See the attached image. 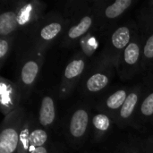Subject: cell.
Instances as JSON below:
<instances>
[{
	"label": "cell",
	"mask_w": 153,
	"mask_h": 153,
	"mask_svg": "<svg viewBox=\"0 0 153 153\" xmlns=\"http://www.w3.org/2000/svg\"><path fill=\"white\" fill-rule=\"evenodd\" d=\"M39 71V64L38 61L30 59L26 61L20 73V81L22 86L25 88H30L34 83L37 75Z\"/></svg>",
	"instance_id": "277c9868"
},
{
	"label": "cell",
	"mask_w": 153,
	"mask_h": 153,
	"mask_svg": "<svg viewBox=\"0 0 153 153\" xmlns=\"http://www.w3.org/2000/svg\"><path fill=\"white\" fill-rule=\"evenodd\" d=\"M109 82V78L107 74L102 73H97L92 74L86 82V88L91 92H98L103 90Z\"/></svg>",
	"instance_id": "30bf717a"
},
{
	"label": "cell",
	"mask_w": 153,
	"mask_h": 153,
	"mask_svg": "<svg viewBox=\"0 0 153 153\" xmlns=\"http://www.w3.org/2000/svg\"><path fill=\"white\" fill-rule=\"evenodd\" d=\"M132 4L131 0H117L105 10V15L109 19H115L120 16Z\"/></svg>",
	"instance_id": "4fadbf2b"
},
{
	"label": "cell",
	"mask_w": 153,
	"mask_h": 153,
	"mask_svg": "<svg viewBox=\"0 0 153 153\" xmlns=\"http://www.w3.org/2000/svg\"><path fill=\"white\" fill-rule=\"evenodd\" d=\"M89 114L86 109L79 108L74 112L69 124V132L74 138L82 137L88 128Z\"/></svg>",
	"instance_id": "7a4b0ae2"
},
{
	"label": "cell",
	"mask_w": 153,
	"mask_h": 153,
	"mask_svg": "<svg viewBox=\"0 0 153 153\" xmlns=\"http://www.w3.org/2000/svg\"><path fill=\"white\" fill-rule=\"evenodd\" d=\"M8 51H9V42L7 39L2 37L0 39V58L2 60L5 57Z\"/></svg>",
	"instance_id": "7402d4cb"
},
{
	"label": "cell",
	"mask_w": 153,
	"mask_h": 153,
	"mask_svg": "<svg viewBox=\"0 0 153 153\" xmlns=\"http://www.w3.org/2000/svg\"><path fill=\"white\" fill-rule=\"evenodd\" d=\"M56 117V108L54 100L51 97L46 96L42 99L39 108V123L48 126L51 125Z\"/></svg>",
	"instance_id": "5b68a950"
},
{
	"label": "cell",
	"mask_w": 153,
	"mask_h": 153,
	"mask_svg": "<svg viewBox=\"0 0 153 153\" xmlns=\"http://www.w3.org/2000/svg\"><path fill=\"white\" fill-rule=\"evenodd\" d=\"M137 102H138V92L137 91L131 92L127 96L124 105L120 109V113H119L120 118L123 120L129 119L135 109Z\"/></svg>",
	"instance_id": "7c38bea8"
},
{
	"label": "cell",
	"mask_w": 153,
	"mask_h": 153,
	"mask_svg": "<svg viewBox=\"0 0 153 153\" xmlns=\"http://www.w3.org/2000/svg\"><path fill=\"white\" fill-rule=\"evenodd\" d=\"M152 14H153V12H152Z\"/></svg>",
	"instance_id": "cb8c5ba5"
},
{
	"label": "cell",
	"mask_w": 153,
	"mask_h": 153,
	"mask_svg": "<svg viewBox=\"0 0 153 153\" xmlns=\"http://www.w3.org/2000/svg\"><path fill=\"white\" fill-rule=\"evenodd\" d=\"M130 29L126 26H122L117 29L111 36V43L117 50H125V48L131 43Z\"/></svg>",
	"instance_id": "52a82bcc"
},
{
	"label": "cell",
	"mask_w": 153,
	"mask_h": 153,
	"mask_svg": "<svg viewBox=\"0 0 153 153\" xmlns=\"http://www.w3.org/2000/svg\"><path fill=\"white\" fill-rule=\"evenodd\" d=\"M30 153H48V151L44 146H42V147H38V148L31 150Z\"/></svg>",
	"instance_id": "603a6c76"
},
{
	"label": "cell",
	"mask_w": 153,
	"mask_h": 153,
	"mask_svg": "<svg viewBox=\"0 0 153 153\" xmlns=\"http://www.w3.org/2000/svg\"><path fill=\"white\" fill-rule=\"evenodd\" d=\"M84 68H85V62L83 59L81 58L74 59L67 65L65 70L64 77L65 78V80L68 81L74 80L82 74Z\"/></svg>",
	"instance_id": "8fae6325"
},
{
	"label": "cell",
	"mask_w": 153,
	"mask_h": 153,
	"mask_svg": "<svg viewBox=\"0 0 153 153\" xmlns=\"http://www.w3.org/2000/svg\"><path fill=\"white\" fill-rule=\"evenodd\" d=\"M35 6L33 4H27L26 5L21 7L17 12V21L18 25H25L29 23L35 16Z\"/></svg>",
	"instance_id": "2e32d148"
},
{
	"label": "cell",
	"mask_w": 153,
	"mask_h": 153,
	"mask_svg": "<svg viewBox=\"0 0 153 153\" xmlns=\"http://www.w3.org/2000/svg\"><path fill=\"white\" fill-rule=\"evenodd\" d=\"M48 140L47 133L42 129H35L30 133L29 135V144L30 147L38 148L42 147Z\"/></svg>",
	"instance_id": "e0dca14e"
},
{
	"label": "cell",
	"mask_w": 153,
	"mask_h": 153,
	"mask_svg": "<svg viewBox=\"0 0 153 153\" xmlns=\"http://www.w3.org/2000/svg\"><path fill=\"white\" fill-rule=\"evenodd\" d=\"M92 124L98 131L105 132L110 126V120L106 115L98 114L92 118Z\"/></svg>",
	"instance_id": "d6986e66"
},
{
	"label": "cell",
	"mask_w": 153,
	"mask_h": 153,
	"mask_svg": "<svg viewBox=\"0 0 153 153\" xmlns=\"http://www.w3.org/2000/svg\"><path fill=\"white\" fill-rule=\"evenodd\" d=\"M141 112L145 117L153 115V92L150 93L143 101L141 106Z\"/></svg>",
	"instance_id": "ffe728a7"
},
{
	"label": "cell",
	"mask_w": 153,
	"mask_h": 153,
	"mask_svg": "<svg viewBox=\"0 0 153 153\" xmlns=\"http://www.w3.org/2000/svg\"><path fill=\"white\" fill-rule=\"evenodd\" d=\"M30 133V132H29L28 126H25V127L22 130L21 129L19 143H18V147H17L18 153H27V151L30 148V144H29Z\"/></svg>",
	"instance_id": "ac0fdd59"
},
{
	"label": "cell",
	"mask_w": 153,
	"mask_h": 153,
	"mask_svg": "<svg viewBox=\"0 0 153 153\" xmlns=\"http://www.w3.org/2000/svg\"><path fill=\"white\" fill-rule=\"evenodd\" d=\"M127 93L125 90H119L115 91L106 100V107L109 109H118L122 108L126 98Z\"/></svg>",
	"instance_id": "9a60e30c"
},
{
	"label": "cell",
	"mask_w": 153,
	"mask_h": 153,
	"mask_svg": "<svg viewBox=\"0 0 153 153\" xmlns=\"http://www.w3.org/2000/svg\"><path fill=\"white\" fill-rule=\"evenodd\" d=\"M18 103V94L13 83L1 79V107L4 113L13 110Z\"/></svg>",
	"instance_id": "3957f363"
},
{
	"label": "cell",
	"mask_w": 153,
	"mask_h": 153,
	"mask_svg": "<svg viewBox=\"0 0 153 153\" xmlns=\"http://www.w3.org/2000/svg\"><path fill=\"white\" fill-rule=\"evenodd\" d=\"M143 56L146 59L153 58V34L147 39L143 48Z\"/></svg>",
	"instance_id": "44dd1931"
},
{
	"label": "cell",
	"mask_w": 153,
	"mask_h": 153,
	"mask_svg": "<svg viewBox=\"0 0 153 153\" xmlns=\"http://www.w3.org/2000/svg\"><path fill=\"white\" fill-rule=\"evenodd\" d=\"M140 58V47L136 41L131 42L124 50V61L129 65H135Z\"/></svg>",
	"instance_id": "5bb4252c"
},
{
	"label": "cell",
	"mask_w": 153,
	"mask_h": 153,
	"mask_svg": "<svg viewBox=\"0 0 153 153\" xmlns=\"http://www.w3.org/2000/svg\"><path fill=\"white\" fill-rule=\"evenodd\" d=\"M18 26L17 13L6 11L0 14V34L5 37L13 32Z\"/></svg>",
	"instance_id": "8992f818"
},
{
	"label": "cell",
	"mask_w": 153,
	"mask_h": 153,
	"mask_svg": "<svg viewBox=\"0 0 153 153\" xmlns=\"http://www.w3.org/2000/svg\"><path fill=\"white\" fill-rule=\"evenodd\" d=\"M63 25L59 22H52L45 24L39 30V39L44 42H49L53 40L61 32Z\"/></svg>",
	"instance_id": "9c48e42d"
},
{
	"label": "cell",
	"mask_w": 153,
	"mask_h": 153,
	"mask_svg": "<svg viewBox=\"0 0 153 153\" xmlns=\"http://www.w3.org/2000/svg\"><path fill=\"white\" fill-rule=\"evenodd\" d=\"M0 134V153H13L17 151L20 133L17 123H4Z\"/></svg>",
	"instance_id": "6da1fadb"
},
{
	"label": "cell",
	"mask_w": 153,
	"mask_h": 153,
	"mask_svg": "<svg viewBox=\"0 0 153 153\" xmlns=\"http://www.w3.org/2000/svg\"><path fill=\"white\" fill-rule=\"evenodd\" d=\"M93 20L91 16L82 17L77 24L72 26L68 30V38L70 39H76L84 35L91 27Z\"/></svg>",
	"instance_id": "ba28073f"
}]
</instances>
